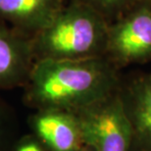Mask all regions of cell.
<instances>
[{
	"label": "cell",
	"instance_id": "9c48e42d",
	"mask_svg": "<svg viewBox=\"0 0 151 151\" xmlns=\"http://www.w3.org/2000/svg\"><path fill=\"white\" fill-rule=\"evenodd\" d=\"M21 137L16 114L0 99V151H14Z\"/></svg>",
	"mask_w": 151,
	"mask_h": 151
},
{
	"label": "cell",
	"instance_id": "7a4b0ae2",
	"mask_svg": "<svg viewBox=\"0 0 151 151\" xmlns=\"http://www.w3.org/2000/svg\"><path fill=\"white\" fill-rule=\"evenodd\" d=\"M109 23L81 3L69 1L32 37L37 60H83L105 55Z\"/></svg>",
	"mask_w": 151,
	"mask_h": 151
},
{
	"label": "cell",
	"instance_id": "8992f818",
	"mask_svg": "<svg viewBox=\"0 0 151 151\" xmlns=\"http://www.w3.org/2000/svg\"><path fill=\"white\" fill-rule=\"evenodd\" d=\"M119 95L132 129V151H151V73L121 78Z\"/></svg>",
	"mask_w": 151,
	"mask_h": 151
},
{
	"label": "cell",
	"instance_id": "6da1fadb",
	"mask_svg": "<svg viewBox=\"0 0 151 151\" xmlns=\"http://www.w3.org/2000/svg\"><path fill=\"white\" fill-rule=\"evenodd\" d=\"M120 69L105 56L83 60H37L23 87L32 110L77 113L118 91Z\"/></svg>",
	"mask_w": 151,
	"mask_h": 151
},
{
	"label": "cell",
	"instance_id": "8fae6325",
	"mask_svg": "<svg viewBox=\"0 0 151 151\" xmlns=\"http://www.w3.org/2000/svg\"><path fill=\"white\" fill-rule=\"evenodd\" d=\"M14 151H47L32 134L22 135L15 146Z\"/></svg>",
	"mask_w": 151,
	"mask_h": 151
},
{
	"label": "cell",
	"instance_id": "52a82bcc",
	"mask_svg": "<svg viewBox=\"0 0 151 151\" xmlns=\"http://www.w3.org/2000/svg\"><path fill=\"white\" fill-rule=\"evenodd\" d=\"M35 62L32 37L0 21V90L23 88Z\"/></svg>",
	"mask_w": 151,
	"mask_h": 151
},
{
	"label": "cell",
	"instance_id": "ba28073f",
	"mask_svg": "<svg viewBox=\"0 0 151 151\" xmlns=\"http://www.w3.org/2000/svg\"><path fill=\"white\" fill-rule=\"evenodd\" d=\"M69 0H0V21L32 37L57 16Z\"/></svg>",
	"mask_w": 151,
	"mask_h": 151
},
{
	"label": "cell",
	"instance_id": "3957f363",
	"mask_svg": "<svg viewBox=\"0 0 151 151\" xmlns=\"http://www.w3.org/2000/svg\"><path fill=\"white\" fill-rule=\"evenodd\" d=\"M118 69L151 61V0L109 23L105 55Z\"/></svg>",
	"mask_w": 151,
	"mask_h": 151
},
{
	"label": "cell",
	"instance_id": "7c38bea8",
	"mask_svg": "<svg viewBox=\"0 0 151 151\" xmlns=\"http://www.w3.org/2000/svg\"><path fill=\"white\" fill-rule=\"evenodd\" d=\"M78 151H92V149H90L88 146H86V145H84L81 147V149H78Z\"/></svg>",
	"mask_w": 151,
	"mask_h": 151
},
{
	"label": "cell",
	"instance_id": "277c9868",
	"mask_svg": "<svg viewBox=\"0 0 151 151\" xmlns=\"http://www.w3.org/2000/svg\"><path fill=\"white\" fill-rule=\"evenodd\" d=\"M76 114L81 124L84 145L92 151H132V129L119 89Z\"/></svg>",
	"mask_w": 151,
	"mask_h": 151
},
{
	"label": "cell",
	"instance_id": "30bf717a",
	"mask_svg": "<svg viewBox=\"0 0 151 151\" xmlns=\"http://www.w3.org/2000/svg\"><path fill=\"white\" fill-rule=\"evenodd\" d=\"M70 1L81 3L91 8L103 17L108 23H111L141 0H70Z\"/></svg>",
	"mask_w": 151,
	"mask_h": 151
},
{
	"label": "cell",
	"instance_id": "5b68a950",
	"mask_svg": "<svg viewBox=\"0 0 151 151\" xmlns=\"http://www.w3.org/2000/svg\"><path fill=\"white\" fill-rule=\"evenodd\" d=\"M31 134L47 151H78L84 146L78 115L58 109L34 110L28 118Z\"/></svg>",
	"mask_w": 151,
	"mask_h": 151
}]
</instances>
